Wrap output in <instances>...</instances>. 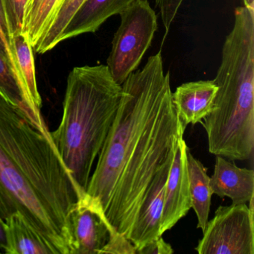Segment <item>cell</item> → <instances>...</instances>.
Instances as JSON below:
<instances>
[{"label":"cell","mask_w":254,"mask_h":254,"mask_svg":"<svg viewBox=\"0 0 254 254\" xmlns=\"http://www.w3.org/2000/svg\"><path fill=\"white\" fill-rule=\"evenodd\" d=\"M114 123L86 191L111 225L128 239L153 181L175 155L184 124L172 101L161 52L122 84Z\"/></svg>","instance_id":"obj_1"},{"label":"cell","mask_w":254,"mask_h":254,"mask_svg":"<svg viewBox=\"0 0 254 254\" xmlns=\"http://www.w3.org/2000/svg\"><path fill=\"white\" fill-rule=\"evenodd\" d=\"M48 128L0 96V215L20 212L57 250L71 254L68 215L82 191Z\"/></svg>","instance_id":"obj_2"},{"label":"cell","mask_w":254,"mask_h":254,"mask_svg":"<svg viewBox=\"0 0 254 254\" xmlns=\"http://www.w3.org/2000/svg\"><path fill=\"white\" fill-rule=\"evenodd\" d=\"M234 17L213 79V109L200 123L211 154L243 161L254 150V12L239 7Z\"/></svg>","instance_id":"obj_3"},{"label":"cell","mask_w":254,"mask_h":254,"mask_svg":"<svg viewBox=\"0 0 254 254\" xmlns=\"http://www.w3.org/2000/svg\"><path fill=\"white\" fill-rule=\"evenodd\" d=\"M123 89L107 65L77 66L67 78L63 116L52 139L76 184L87 190L114 123Z\"/></svg>","instance_id":"obj_4"},{"label":"cell","mask_w":254,"mask_h":254,"mask_svg":"<svg viewBox=\"0 0 254 254\" xmlns=\"http://www.w3.org/2000/svg\"><path fill=\"white\" fill-rule=\"evenodd\" d=\"M107 66L122 85L139 66L157 29V17L148 0H135L120 14Z\"/></svg>","instance_id":"obj_5"},{"label":"cell","mask_w":254,"mask_h":254,"mask_svg":"<svg viewBox=\"0 0 254 254\" xmlns=\"http://www.w3.org/2000/svg\"><path fill=\"white\" fill-rule=\"evenodd\" d=\"M254 199L221 206L207 221L195 251L200 254H254Z\"/></svg>","instance_id":"obj_6"},{"label":"cell","mask_w":254,"mask_h":254,"mask_svg":"<svg viewBox=\"0 0 254 254\" xmlns=\"http://www.w3.org/2000/svg\"><path fill=\"white\" fill-rule=\"evenodd\" d=\"M70 254H102L110 234L117 231L111 225L96 197L82 191L68 215Z\"/></svg>","instance_id":"obj_7"},{"label":"cell","mask_w":254,"mask_h":254,"mask_svg":"<svg viewBox=\"0 0 254 254\" xmlns=\"http://www.w3.org/2000/svg\"><path fill=\"white\" fill-rule=\"evenodd\" d=\"M188 146L184 136L180 139L165 189L164 204L160 235L172 229L191 208L190 180L187 167Z\"/></svg>","instance_id":"obj_8"},{"label":"cell","mask_w":254,"mask_h":254,"mask_svg":"<svg viewBox=\"0 0 254 254\" xmlns=\"http://www.w3.org/2000/svg\"><path fill=\"white\" fill-rule=\"evenodd\" d=\"M174 158L175 156L169 158L154 178L130 230L128 240L134 245L136 252L147 244L162 236L160 235V227L165 189Z\"/></svg>","instance_id":"obj_9"},{"label":"cell","mask_w":254,"mask_h":254,"mask_svg":"<svg viewBox=\"0 0 254 254\" xmlns=\"http://www.w3.org/2000/svg\"><path fill=\"white\" fill-rule=\"evenodd\" d=\"M210 187L212 194L230 197L233 204L248 203L254 197V170L238 167L224 157L216 156Z\"/></svg>","instance_id":"obj_10"},{"label":"cell","mask_w":254,"mask_h":254,"mask_svg":"<svg viewBox=\"0 0 254 254\" xmlns=\"http://www.w3.org/2000/svg\"><path fill=\"white\" fill-rule=\"evenodd\" d=\"M218 87L213 80L184 83L172 93V101L186 126L201 123L213 109Z\"/></svg>","instance_id":"obj_11"},{"label":"cell","mask_w":254,"mask_h":254,"mask_svg":"<svg viewBox=\"0 0 254 254\" xmlns=\"http://www.w3.org/2000/svg\"><path fill=\"white\" fill-rule=\"evenodd\" d=\"M135 0H86L60 38V43L83 34L94 33L108 19L120 14Z\"/></svg>","instance_id":"obj_12"},{"label":"cell","mask_w":254,"mask_h":254,"mask_svg":"<svg viewBox=\"0 0 254 254\" xmlns=\"http://www.w3.org/2000/svg\"><path fill=\"white\" fill-rule=\"evenodd\" d=\"M5 221V254H59L55 247L37 231L20 212L11 214Z\"/></svg>","instance_id":"obj_13"},{"label":"cell","mask_w":254,"mask_h":254,"mask_svg":"<svg viewBox=\"0 0 254 254\" xmlns=\"http://www.w3.org/2000/svg\"><path fill=\"white\" fill-rule=\"evenodd\" d=\"M11 44L17 69L23 82L26 103L37 121L41 124H45L41 114L42 99L37 84L33 47L23 34L12 37Z\"/></svg>","instance_id":"obj_14"},{"label":"cell","mask_w":254,"mask_h":254,"mask_svg":"<svg viewBox=\"0 0 254 254\" xmlns=\"http://www.w3.org/2000/svg\"><path fill=\"white\" fill-rule=\"evenodd\" d=\"M187 157L191 208L197 215V227L201 229L203 232L209 218L212 195L210 177L208 176L207 169L200 160L194 158L189 148H187Z\"/></svg>","instance_id":"obj_15"},{"label":"cell","mask_w":254,"mask_h":254,"mask_svg":"<svg viewBox=\"0 0 254 254\" xmlns=\"http://www.w3.org/2000/svg\"><path fill=\"white\" fill-rule=\"evenodd\" d=\"M62 0H28L22 34L35 47L47 30Z\"/></svg>","instance_id":"obj_16"},{"label":"cell","mask_w":254,"mask_h":254,"mask_svg":"<svg viewBox=\"0 0 254 254\" xmlns=\"http://www.w3.org/2000/svg\"><path fill=\"white\" fill-rule=\"evenodd\" d=\"M0 96L9 102L13 106L21 111L32 124L37 127L44 130L46 124H41L37 121L32 111L26 104L22 89L21 83L14 72L9 62L3 53L0 51Z\"/></svg>","instance_id":"obj_17"},{"label":"cell","mask_w":254,"mask_h":254,"mask_svg":"<svg viewBox=\"0 0 254 254\" xmlns=\"http://www.w3.org/2000/svg\"><path fill=\"white\" fill-rule=\"evenodd\" d=\"M85 1L62 0L47 30L33 47L38 54H44L60 44L61 36Z\"/></svg>","instance_id":"obj_18"},{"label":"cell","mask_w":254,"mask_h":254,"mask_svg":"<svg viewBox=\"0 0 254 254\" xmlns=\"http://www.w3.org/2000/svg\"><path fill=\"white\" fill-rule=\"evenodd\" d=\"M11 38L23 32V17L28 0H1Z\"/></svg>","instance_id":"obj_19"},{"label":"cell","mask_w":254,"mask_h":254,"mask_svg":"<svg viewBox=\"0 0 254 254\" xmlns=\"http://www.w3.org/2000/svg\"><path fill=\"white\" fill-rule=\"evenodd\" d=\"M0 51L3 53L4 56L6 57L9 62L10 64L14 69V72L17 74L21 83L22 89L23 90V82L17 69V64H16L15 57H14V51H13L12 44H11V38L8 32V26H7L6 19H5V13L2 8V2L0 0ZM25 96V94H24ZM26 99V98H25Z\"/></svg>","instance_id":"obj_20"},{"label":"cell","mask_w":254,"mask_h":254,"mask_svg":"<svg viewBox=\"0 0 254 254\" xmlns=\"http://www.w3.org/2000/svg\"><path fill=\"white\" fill-rule=\"evenodd\" d=\"M136 254L134 245L119 232L110 234L109 240L102 251V254Z\"/></svg>","instance_id":"obj_21"},{"label":"cell","mask_w":254,"mask_h":254,"mask_svg":"<svg viewBox=\"0 0 254 254\" xmlns=\"http://www.w3.org/2000/svg\"><path fill=\"white\" fill-rule=\"evenodd\" d=\"M184 2V0H156V6L160 10L166 35L169 33L171 26Z\"/></svg>","instance_id":"obj_22"},{"label":"cell","mask_w":254,"mask_h":254,"mask_svg":"<svg viewBox=\"0 0 254 254\" xmlns=\"http://www.w3.org/2000/svg\"><path fill=\"white\" fill-rule=\"evenodd\" d=\"M173 248L163 240L162 236L154 239L136 252V254H172Z\"/></svg>","instance_id":"obj_23"},{"label":"cell","mask_w":254,"mask_h":254,"mask_svg":"<svg viewBox=\"0 0 254 254\" xmlns=\"http://www.w3.org/2000/svg\"><path fill=\"white\" fill-rule=\"evenodd\" d=\"M6 246V232H5V221L0 215V254H5Z\"/></svg>","instance_id":"obj_24"},{"label":"cell","mask_w":254,"mask_h":254,"mask_svg":"<svg viewBox=\"0 0 254 254\" xmlns=\"http://www.w3.org/2000/svg\"><path fill=\"white\" fill-rule=\"evenodd\" d=\"M244 6L254 12V0H243Z\"/></svg>","instance_id":"obj_25"}]
</instances>
